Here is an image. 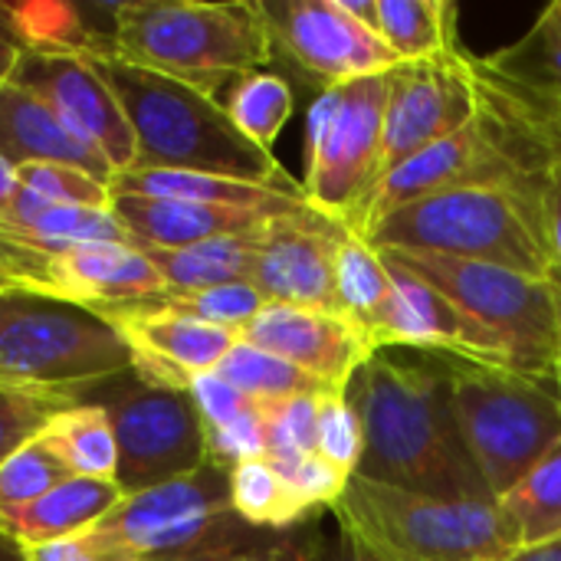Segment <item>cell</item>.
Wrapping results in <instances>:
<instances>
[{"instance_id":"obj_1","label":"cell","mask_w":561,"mask_h":561,"mask_svg":"<svg viewBox=\"0 0 561 561\" xmlns=\"http://www.w3.org/2000/svg\"><path fill=\"white\" fill-rule=\"evenodd\" d=\"M348 401L365 431L355 477L434 500L496 503L463 447L447 358L411 362L378 352L352 378Z\"/></svg>"},{"instance_id":"obj_2","label":"cell","mask_w":561,"mask_h":561,"mask_svg":"<svg viewBox=\"0 0 561 561\" xmlns=\"http://www.w3.org/2000/svg\"><path fill=\"white\" fill-rule=\"evenodd\" d=\"M95 69L112 85L135 131L131 171L214 174L302 194L273 151L240 135L217 95L122 59H99Z\"/></svg>"},{"instance_id":"obj_3","label":"cell","mask_w":561,"mask_h":561,"mask_svg":"<svg viewBox=\"0 0 561 561\" xmlns=\"http://www.w3.org/2000/svg\"><path fill=\"white\" fill-rule=\"evenodd\" d=\"M115 59L171 76L207 95L273 66L260 0H125L112 3Z\"/></svg>"},{"instance_id":"obj_4","label":"cell","mask_w":561,"mask_h":561,"mask_svg":"<svg viewBox=\"0 0 561 561\" xmlns=\"http://www.w3.org/2000/svg\"><path fill=\"white\" fill-rule=\"evenodd\" d=\"M375 250L434 253L549 276L552 250L546 197L516 187H450L371 220L362 233Z\"/></svg>"},{"instance_id":"obj_5","label":"cell","mask_w":561,"mask_h":561,"mask_svg":"<svg viewBox=\"0 0 561 561\" xmlns=\"http://www.w3.org/2000/svg\"><path fill=\"white\" fill-rule=\"evenodd\" d=\"M332 516L378 561H503L516 552L496 503L434 500L365 477L348 480Z\"/></svg>"},{"instance_id":"obj_6","label":"cell","mask_w":561,"mask_h":561,"mask_svg":"<svg viewBox=\"0 0 561 561\" xmlns=\"http://www.w3.org/2000/svg\"><path fill=\"white\" fill-rule=\"evenodd\" d=\"M125 371H131L125 342L92 309L0 289V385L82 398Z\"/></svg>"},{"instance_id":"obj_7","label":"cell","mask_w":561,"mask_h":561,"mask_svg":"<svg viewBox=\"0 0 561 561\" xmlns=\"http://www.w3.org/2000/svg\"><path fill=\"white\" fill-rule=\"evenodd\" d=\"M385 76H362L319 92L306 118L302 201L348 227L365 230L385 181Z\"/></svg>"},{"instance_id":"obj_8","label":"cell","mask_w":561,"mask_h":561,"mask_svg":"<svg viewBox=\"0 0 561 561\" xmlns=\"http://www.w3.org/2000/svg\"><path fill=\"white\" fill-rule=\"evenodd\" d=\"M450 398L463 447L493 500L506 496L561 440L556 391L526 375L450 362Z\"/></svg>"},{"instance_id":"obj_9","label":"cell","mask_w":561,"mask_h":561,"mask_svg":"<svg viewBox=\"0 0 561 561\" xmlns=\"http://www.w3.org/2000/svg\"><path fill=\"white\" fill-rule=\"evenodd\" d=\"M92 529L138 561L253 549L283 536L256 529L233 513L230 470L217 463H207L191 477L171 480L138 496H125Z\"/></svg>"},{"instance_id":"obj_10","label":"cell","mask_w":561,"mask_h":561,"mask_svg":"<svg viewBox=\"0 0 561 561\" xmlns=\"http://www.w3.org/2000/svg\"><path fill=\"white\" fill-rule=\"evenodd\" d=\"M99 404L108 414L122 496L164 486L207 467V440L197 404L187 391H164L138 381L131 371L92 385L79 404Z\"/></svg>"},{"instance_id":"obj_11","label":"cell","mask_w":561,"mask_h":561,"mask_svg":"<svg viewBox=\"0 0 561 561\" xmlns=\"http://www.w3.org/2000/svg\"><path fill=\"white\" fill-rule=\"evenodd\" d=\"M401 266L437 286L477 322L493 329L513 352L516 375L552 388V348H556V306L546 276H526L493 263L381 250Z\"/></svg>"},{"instance_id":"obj_12","label":"cell","mask_w":561,"mask_h":561,"mask_svg":"<svg viewBox=\"0 0 561 561\" xmlns=\"http://www.w3.org/2000/svg\"><path fill=\"white\" fill-rule=\"evenodd\" d=\"M273 62L289 79L325 92L332 85L385 76L398 66V56L381 36L348 13L342 0H260Z\"/></svg>"},{"instance_id":"obj_13","label":"cell","mask_w":561,"mask_h":561,"mask_svg":"<svg viewBox=\"0 0 561 561\" xmlns=\"http://www.w3.org/2000/svg\"><path fill=\"white\" fill-rule=\"evenodd\" d=\"M473 108V53L463 46L437 59L398 62L385 95V174L454 135Z\"/></svg>"},{"instance_id":"obj_14","label":"cell","mask_w":561,"mask_h":561,"mask_svg":"<svg viewBox=\"0 0 561 561\" xmlns=\"http://www.w3.org/2000/svg\"><path fill=\"white\" fill-rule=\"evenodd\" d=\"M391 270V306L388 316L375 335L378 352L388 348H417L431 352L450 362L480 365V368H503L516 371L510 345L477 322L470 312H463L454 299H447L437 286L401 266L394 256H388Z\"/></svg>"},{"instance_id":"obj_15","label":"cell","mask_w":561,"mask_h":561,"mask_svg":"<svg viewBox=\"0 0 561 561\" xmlns=\"http://www.w3.org/2000/svg\"><path fill=\"white\" fill-rule=\"evenodd\" d=\"M128 348L131 375L151 388L187 391L197 375L217 371L227 352L240 342L237 332L171 312L154 299L92 309Z\"/></svg>"},{"instance_id":"obj_16","label":"cell","mask_w":561,"mask_h":561,"mask_svg":"<svg viewBox=\"0 0 561 561\" xmlns=\"http://www.w3.org/2000/svg\"><path fill=\"white\" fill-rule=\"evenodd\" d=\"M10 79L36 92L76 138H82L115 168V174L131 171L135 131L112 85L99 76L95 62L20 49V59Z\"/></svg>"},{"instance_id":"obj_17","label":"cell","mask_w":561,"mask_h":561,"mask_svg":"<svg viewBox=\"0 0 561 561\" xmlns=\"http://www.w3.org/2000/svg\"><path fill=\"white\" fill-rule=\"evenodd\" d=\"M348 233L339 220L306 210L260 230L250 286L276 306L335 309V250Z\"/></svg>"},{"instance_id":"obj_18","label":"cell","mask_w":561,"mask_h":561,"mask_svg":"<svg viewBox=\"0 0 561 561\" xmlns=\"http://www.w3.org/2000/svg\"><path fill=\"white\" fill-rule=\"evenodd\" d=\"M240 342L263 348L332 391H348L352 378L378 355L368 332L335 309H302L266 302L240 332Z\"/></svg>"},{"instance_id":"obj_19","label":"cell","mask_w":561,"mask_h":561,"mask_svg":"<svg viewBox=\"0 0 561 561\" xmlns=\"http://www.w3.org/2000/svg\"><path fill=\"white\" fill-rule=\"evenodd\" d=\"M33 293L82 309H105L154 299L168 286L145 250L128 243H82L53 250Z\"/></svg>"},{"instance_id":"obj_20","label":"cell","mask_w":561,"mask_h":561,"mask_svg":"<svg viewBox=\"0 0 561 561\" xmlns=\"http://www.w3.org/2000/svg\"><path fill=\"white\" fill-rule=\"evenodd\" d=\"M0 154L13 168L66 164L105 184H112L115 178V168L95 148L76 138L36 92L13 79L0 82Z\"/></svg>"},{"instance_id":"obj_21","label":"cell","mask_w":561,"mask_h":561,"mask_svg":"<svg viewBox=\"0 0 561 561\" xmlns=\"http://www.w3.org/2000/svg\"><path fill=\"white\" fill-rule=\"evenodd\" d=\"M112 214L125 227L131 247L138 250H181L217 237L253 233L273 224V217L250 214V210L207 207V204L168 201V197H138V194H112Z\"/></svg>"},{"instance_id":"obj_22","label":"cell","mask_w":561,"mask_h":561,"mask_svg":"<svg viewBox=\"0 0 561 561\" xmlns=\"http://www.w3.org/2000/svg\"><path fill=\"white\" fill-rule=\"evenodd\" d=\"M108 3H66V0H16L0 3V30L23 49L72 59H115Z\"/></svg>"},{"instance_id":"obj_23","label":"cell","mask_w":561,"mask_h":561,"mask_svg":"<svg viewBox=\"0 0 561 561\" xmlns=\"http://www.w3.org/2000/svg\"><path fill=\"white\" fill-rule=\"evenodd\" d=\"M112 194H138V197H168V201H191L207 207H230L250 210L263 217H296L312 210L302 194L276 191L266 184L214 178V174H187V171H118L112 178Z\"/></svg>"},{"instance_id":"obj_24","label":"cell","mask_w":561,"mask_h":561,"mask_svg":"<svg viewBox=\"0 0 561 561\" xmlns=\"http://www.w3.org/2000/svg\"><path fill=\"white\" fill-rule=\"evenodd\" d=\"M122 490L112 480L69 477L53 486L36 503L0 516V529L13 536L20 546H46L59 539H72L89 533L99 519H105L118 503Z\"/></svg>"},{"instance_id":"obj_25","label":"cell","mask_w":561,"mask_h":561,"mask_svg":"<svg viewBox=\"0 0 561 561\" xmlns=\"http://www.w3.org/2000/svg\"><path fill=\"white\" fill-rule=\"evenodd\" d=\"M0 227H7L13 237L39 250H66V247H82V243H128L131 247L112 207L108 210L66 207L26 187H16L7 214L0 217Z\"/></svg>"},{"instance_id":"obj_26","label":"cell","mask_w":561,"mask_h":561,"mask_svg":"<svg viewBox=\"0 0 561 561\" xmlns=\"http://www.w3.org/2000/svg\"><path fill=\"white\" fill-rule=\"evenodd\" d=\"M460 7L450 0H375L371 30L398 62L437 59L460 49Z\"/></svg>"},{"instance_id":"obj_27","label":"cell","mask_w":561,"mask_h":561,"mask_svg":"<svg viewBox=\"0 0 561 561\" xmlns=\"http://www.w3.org/2000/svg\"><path fill=\"white\" fill-rule=\"evenodd\" d=\"M260 230L217 237L181 250H145V253L154 263L158 276L164 279L168 293H197L227 283H250Z\"/></svg>"},{"instance_id":"obj_28","label":"cell","mask_w":561,"mask_h":561,"mask_svg":"<svg viewBox=\"0 0 561 561\" xmlns=\"http://www.w3.org/2000/svg\"><path fill=\"white\" fill-rule=\"evenodd\" d=\"M391 270L365 237L345 233L335 250V306L375 342L391 306ZM378 348V345H375Z\"/></svg>"},{"instance_id":"obj_29","label":"cell","mask_w":561,"mask_h":561,"mask_svg":"<svg viewBox=\"0 0 561 561\" xmlns=\"http://www.w3.org/2000/svg\"><path fill=\"white\" fill-rule=\"evenodd\" d=\"M36 437L53 450V457L72 477L115 483V470H118L115 434H112L108 414L99 404L82 401V404L56 414Z\"/></svg>"},{"instance_id":"obj_30","label":"cell","mask_w":561,"mask_h":561,"mask_svg":"<svg viewBox=\"0 0 561 561\" xmlns=\"http://www.w3.org/2000/svg\"><path fill=\"white\" fill-rule=\"evenodd\" d=\"M516 549L561 539V440L506 493L496 500Z\"/></svg>"},{"instance_id":"obj_31","label":"cell","mask_w":561,"mask_h":561,"mask_svg":"<svg viewBox=\"0 0 561 561\" xmlns=\"http://www.w3.org/2000/svg\"><path fill=\"white\" fill-rule=\"evenodd\" d=\"M220 102H224L230 122L240 128V135H247L253 145L273 151L276 138L283 135L286 122L293 118L296 92H293V82L279 69L266 66V69H253L247 76L233 79Z\"/></svg>"},{"instance_id":"obj_32","label":"cell","mask_w":561,"mask_h":561,"mask_svg":"<svg viewBox=\"0 0 561 561\" xmlns=\"http://www.w3.org/2000/svg\"><path fill=\"white\" fill-rule=\"evenodd\" d=\"M230 506L243 523L270 533H293L309 519L293 500L283 473L266 457L230 467Z\"/></svg>"},{"instance_id":"obj_33","label":"cell","mask_w":561,"mask_h":561,"mask_svg":"<svg viewBox=\"0 0 561 561\" xmlns=\"http://www.w3.org/2000/svg\"><path fill=\"white\" fill-rule=\"evenodd\" d=\"M217 375L256 404H276V401H289V398L332 391L322 381H316L312 375L299 371L296 365H289L263 348H253L247 342H237L227 352V358L217 365Z\"/></svg>"},{"instance_id":"obj_34","label":"cell","mask_w":561,"mask_h":561,"mask_svg":"<svg viewBox=\"0 0 561 561\" xmlns=\"http://www.w3.org/2000/svg\"><path fill=\"white\" fill-rule=\"evenodd\" d=\"M69 477L72 473L53 457V450L39 437L26 440L0 460V516L36 503Z\"/></svg>"},{"instance_id":"obj_35","label":"cell","mask_w":561,"mask_h":561,"mask_svg":"<svg viewBox=\"0 0 561 561\" xmlns=\"http://www.w3.org/2000/svg\"><path fill=\"white\" fill-rule=\"evenodd\" d=\"M154 302L171 309V312H181V316H191V319L230 329L237 335L266 306V299L250 283H227V286L197 289V293H161V296H154Z\"/></svg>"},{"instance_id":"obj_36","label":"cell","mask_w":561,"mask_h":561,"mask_svg":"<svg viewBox=\"0 0 561 561\" xmlns=\"http://www.w3.org/2000/svg\"><path fill=\"white\" fill-rule=\"evenodd\" d=\"M319 398H289L276 404H256L263 417V437H266V460L276 467L296 463L309 454H316V417H319Z\"/></svg>"},{"instance_id":"obj_37","label":"cell","mask_w":561,"mask_h":561,"mask_svg":"<svg viewBox=\"0 0 561 561\" xmlns=\"http://www.w3.org/2000/svg\"><path fill=\"white\" fill-rule=\"evenodd\" d=\"M76 404L79 398L72 394H49V391H26V388L0 385V460L10 457L26 440H33L56 414Z\"/></svg>"},{"instance_id":"obj_38","label":"cell","mask_w":561,"mask_h":561,"mask_svg":"<svg viewBox=\"0 0 561 561\" xmlns=\"http://www.w3.org/2000/svg\"><path fill=\"white\" fill-rule=\"evenodd\" d=\"M316 454L352 477L358 473L362 454H365V431H362V417L355 404L348 401V391H325L319 398Z\"/></svg>"},{"instance_id":"obj_39","label":"cell","mask_w":561,"mask_h":561,"mask_svg":"<svg viewBox=\"0 0 561 561\" xmlns=\"http://www.w3.org/2000/svg\"><path fill=\"white\" fill-rule=\"evenodd\" d=\"M16 184L66 207H92V210L112 207V184L66 164H23L16 168Z\"/></svg>"},{"instance_id":"obj_40","label":"cell","mask_w":561,"mask_h":561,"mask_svg":"<svg viewBox=\"0 0 561 561\" xmlns=\"http://www.w3.org/2000/svg\"><path fill=\"white\" fill-rule=\"evenodd\" d=\"M276 470L283 473L293 500L302 506L306 516H312L316 510H332L342 500V493H345V486L352 480V473L339 470L335 463H329L319 454H309V457H302L296 463H286V467H276Z\"/></svg>"},{"instance_id":"obj_41","label":"cell","mask_w":561,"mask_h":561,"mask_svg":"<svg viewBox=\"0 0 561 561\" xmlns=\"http://www.w3.org/2000/svg\"><path fill=\"white\" fill-rule=\"evenodd\" d=\"M187 394L197 404V414L204 421V431L210 427H227L240 417H247L250 411H256V401H250L247 394H240L233 385H227L217 371L210 375H197L187 388Z\"/></svg>"},{"instance_id":"obj_42","label":"cell","mask_w":561,"mask_h":561,"mask_svg":"<svg viewBox=\"0 0 561 561\" xmlns=\"http://www.w3.org/2000/svg\"><path fill=\"white\" fill-rule=\"evenodd\" d=\"M53 250H39L33 243H23L7 227H0V289H36V279L46 266Z\"/></svg>"},{"instance_id":"obj_43","label":"cell","mask_w":561,"mask_h":561,"mask_svg":"<svg viewBox=\"0 0 561 561\" xmlns=\"http://www.w3.org/2000/svg\"><path fill=\"white\" fill-rule=\"evenodd\" d=\"M23 552L26 561H138L135 556L122 552L118 546H112L108 539H102L95 529L46 546H23Z\"/></svg>"},{"instance_id":"obj_44","label":"cell","mask_w":561,"mask_h":561,"mask_svg":"<svg viewBox=\"0 0 561 561\" xmlns=\"http://www.w3.org/2000/svg\"><path fill=\"white\" fill-rule=\"evenodd\" d=\"M312 529H293L283 533L279 539L253 549H227V552H210V556H191V559H154V561H299V552L306 546Z\"/></svg>"},{"instance_id":"obj_45","label":"cell","mask_w":561,"mask_h":561,"mask_svg":"<svg viewBox=\"0 0 561 561\" xmlns=\"http://www.w3.org/2000/svg\"><path fill=\"white\" fill-rule=\"evenodd\" d=\"M299 561H378L375 556H368L358 542H352L348 536L335 533L332 539L319 536L316 529L309 533L302 552H299Z\"/></svg>"},{"instance_id":"obj_46","label":"cell","mask_w":561,"mask_h":561,"mask_svg":"<svg viewBox=\"0 0 561 561\" xmlns=\"http://www.w3.org/2000/svg\"><path fill=\"white\" fill-rule=\"evenodd\" d=\"M546 230H549L552 263H556V270H561V161L546 184Z\"/></svg>"},{"instance_id":"obj_47","label":"cell","mask_w":561,"mask_h":561,"mask_svg":"<svg viewBox=\"0 0 561 561\" xmlns=\"http://www.w3.org/2000/svg\"><path fill=\"white\" fill-rule=\"evenodd\" d=\"M549 289H552V306H556V348H552V391L561 404V270H549Z\"/></svg>"},{"instance_id":"obj_48","label":"cell","mask_w":561,"mask_h":561,"mask_svg":"<svg viewBox=\"0 0 561 561\" xmlns=\"http://www.w3.org/2000/svg\"><path fill=\"white\" fill-rule=\"evenodd\" d=\"M503 561H561V539H556V542H542V546L516 549L510 559Z\"/></svg>"},{"instance_id":"obj_49","label":"cell","mask_w":561,"mask_h":561,"mask_svg":"<svg viewBox=\"0 0 561 561\" xmlns=\"http://www.w3.org/2000/svg\"><path fill=\"white\" fill-rule=\"evenodd\" d=\"M16 168L0 154V217L7 214V207H10V201H13V194H16Z\"/></svg>"},{"instance_id":"obj_50","label":"cell","mask_w":561,"mask_h":561,"mask_svg":"<svg viewBox=\"0 0 561 561\" xmlns=\"http://www.w3.org/2000/svg\"><path fill=\"white\" fill-rule=\"evenodd\" d=\"M16 59H20V46L0 30V82H7L10 79V72H13V66H16Z\"/></svg>"},{"instance_id":"obj_51","label":"cell","mask_w":561,"mask_h":561,"mask_svg":"<svg viewBox=\"0 0 561 561\" xmlns=\"http://www.w3.org/2000/svg\"><path fill=\"white\" fill-rule=\"evenodd\" d=\"M0 561H26L23 546L13 536H7L3 529H0Z\"/></svg>"}]
</instances>
